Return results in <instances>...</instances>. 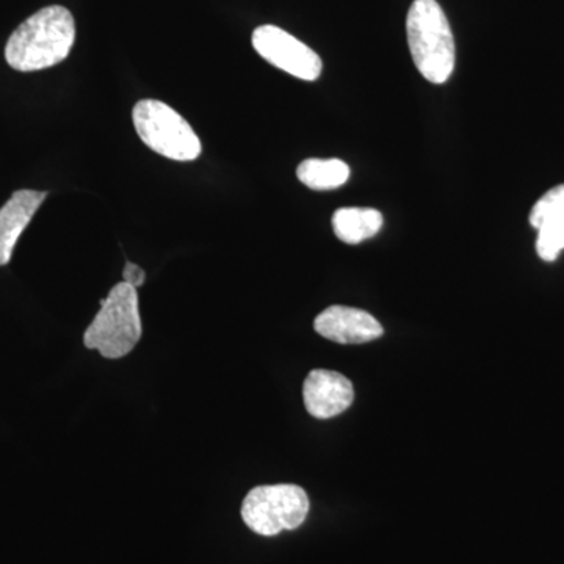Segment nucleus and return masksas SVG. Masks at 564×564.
Here are the masks:
<instances>
[{"label": "nucleus", "instance_id": "nucleus-1", "mask_svg": "<svg viewBox=\"0 0 564 564\" xmlns=\"http://www.w3.org/2000/svg\"><path fill=\"white\" fill-rule=\"evenodd\" d=\"M76 41V22L68 9L46 7L22 22L6 46L11 68L32 73L58 65L68 57Z\"/></svg>", "mask_w": 564, "mask_h": 564}, {"label": "nucleus", "instance_id": "nucleus-2", "mask_svg": "<svg viewBox=\"0 0 564 564\" xmlns=\"http://www.w3.org/2000/svg\"><path fill=\"white\" fill-rule=\"evenodd\" d=\"M408 44L417 69L432 84L443 85L455 69V40L436 0H414L406 18Z\"/></svg>", "mask_w": 564, "mask_h": 564}, {"label": "nucleus", "instance_id": "nucleus-3", "mask_svg": "<svg viewBox=\"0 0 564 564\" xmlns=\"http://www.w3.org/2000/svg\"><path fill=\"white\" fill-rule=\"evenodd\" d=\"M140 337L139 295L135 288L122 281L102 300L101 310L84 334V344L104 358L120 359L137 347Z\"/></svg>", "mask_w": 564, "mask_h": 564}, {"label": "nucleus", "instance_id": "nucleus-4", "mask_svg": "<svg viewBox=\"0 0 564 564\" xmlns=\"http://www.w3.org/2000/svg\"><path fill=\"white\" fill-rule=\"evenodd\" d=\"M132 120L141 141L163 158L192 162L202 155L199 137L169 104L143 99L133 107Z\"/></svg>", "mask_w": 564, "mask_h": 564}, {"label": "nucleus", "instance_id": "nucleus-5", "mask_svg": "<svg viewBox=\"0 0 564 564\" xmlns=\"http://www.w3.org/2000/svg\"><path fill=\"white\" fill-rule=\"evenodd\" d=\"M310 497L296 485L258 486L245 497L242 518L252 532L274 536L306 521Z\"/></svg>", "mask_w": 564, "mask_h": 564}, {"label": "nucleus", "instance_id": "nucleus-6", "mask_svg": "<svg viewBox=\"0 0 564 564\" xmlns=\"http://www.w3.org/2000/svg\"><path fill=\"white\" fill-rule=\"evenodd\" d=\"M252 46L270 63L299 79L313 82L322 74V58L317 52L276 25H262L252 33Z\"/></svg>", "mask_w": 564, "mask_h": 564}, {"label": "nucleus", "instance_id": "nucleus-7", "mask_svg": "<svg viewBox=\"0 0 564 564\" xmlns=\"http://www.w3.org/2000/svg\"><path fill=\"white\" fill-rule=\"evenodd\" d=\"M304 406L315 419L343 414L355 400L351 381L343 373L317 369L307 375L303 386Z\"/></svg>", "mask_w": 564, "mask_h": 564}, {"label": "nucleus", "instance_id": "nucleus-8", "mask_svg": "<svg viewBox=\"0 0 564 564\" xmlns=\"http://www.w3.org/2000/svg\"><path fill=\"white\" fill-rule=\"evenodd\" d=\"M314 328L325 339L337 344H366L383 336V326L373 315L348 306L323 311L315 318Z\"/></svg>", "mask_w": 564, "mask_h": 564}, {"label": "nucleus", "instance_id": "nucleus-9", "mask_svg": "<svg viewBox=\"0 0 564 564\" xmlns=\"http://www.w3.org/2000/svg\"><path fill=\"white\" fill-rule=\"evenodd\" d=\"M46 196L47 192L18 191L0 209V265L11 261L14 245Z\"/></svg>", "mask_w": 564, "mask_h": 564}, {"label": "nucleus", "instance_id": "nucleus-10", "mask_svg": "<svg viewBox=\"0 0 564 564\" xmlns=\"http://www.w3.org/2000/svg\"><path fill=\"white\" fill-rule=\"evenodd\" d=\"M383 215L369 207H344L334 212L333 229L337 239L358 245L380 232Z\"/></svg>", "mask_w": 564, "mask_h": 564}, {"label": "nucleus", "instance_id": "nucleus-11", "mask_svg": "<svg viewBox=\"0 0 564 564\" xmlns=\"http://www.w3.org/2000/svg\"><path fill=\"white\" fill-rule=\"evenodd\" d=\"M296 176L313 191H333L348 181L350 166L339 159H307L300 163Z\"/></svg>", "mask_w": 564, "mask_h": 564}, {"label": "nucleus", "instance_id": "nucleus-12", "mask_svg": "<svg viewBox=\"0 0 564 564\" xmlns=\"http://www.w3.org/2000/svg\"><path fill=\"white\" fill-rule=\"evenodd\" d=\"M564 250V214L556 215L538 228L536 251L545 262H554Z\"/></svg>", "mask_w": 564, "mask_h": 564}, {"label": "nucleus", "instance_id": "nucleus-13", "mask_svg": "<svg viewBox=\"0 0 564 564\" xmlns=\"http://www.w3.org/2000/svg\"><path fill=\"white\" fill-rule=\"evenodd\" d=\"M564 214V185L552 188L538 199L532 212H530V225L534 229L540 228L544 221L551 220L556 215Z\"/></svg>", "mask_w": 564, "mask_h": 564}, {"label": "nucleus", "instance_id": "nucleus-14", "mask_svg": "<svg viewBox=\"0 0 564 564\" xmlns=\"http://www.w3.org/2000/svg\"><path fill=\"white\" fill-rule=\"evenodd\" d=\"M122 278H124L126 284L132 285V288L139 289L147 281V273L141 267L135 263H126L124 270H122Z\"/></svg>", "mask_w": 564, "mask_h": 564}]
</instances>
